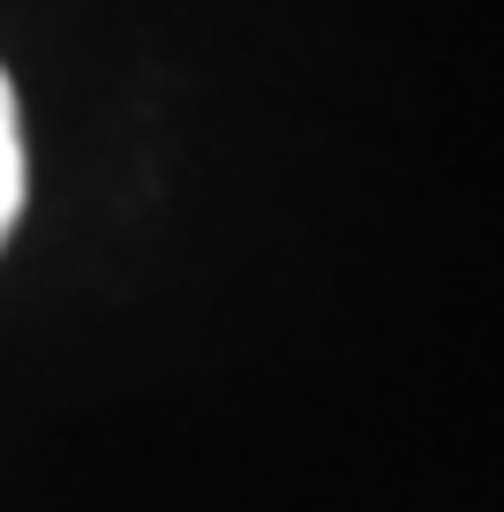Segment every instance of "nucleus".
Wrapping results in <instances>:
<instances>
[{
    "label": "nucleus",
    "mask_w": 504,
    "mask_h": 512,
    "mask_svg": "<svg viewBox=\"0 0 504 512\" xmlns=\"http://www.w3.org/2000/svg\"><path fill=\"white\" fill-rule=\"evenodd\" d=\"M23 189H31V159H23V113H16V83L0 68V249L23 219Z\"/></svg>",
    "instance_id": "obj_1"
}]
</instances>
